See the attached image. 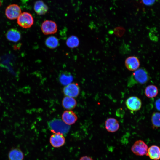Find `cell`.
Masks as SVG:
<instances>
[{"mask_svg":"<svg viewBox=\"0 0 160 160\" xmlns=\"http://www.w3.org/2000/svg\"><path fill=\"white\" fill-rule=\"evenodd\" d=\"M155 107L156 109L160 111V98L157 99L155 103Z\"/></svg>","mask_w":160,"mask_h":160,"instance_id":"d4e9b609","label":"cell"},{"mask_svg":"<svg viewBox=\"0 0 160 160\" xmlns=\"http://www.w3.org/2000/svg\"><path fill=\"white\" fill-rule=\"evenodd\" d=\"M131 150L137 155L143 156L147 153L148 146L143 141L139 140L134 143L131 148Z\"/></svg>","mask_w":160,"mask_h":160,"instance_id":"8992f818","label":"cell"},{"mask_svg":"<svg viewBox=\"0 0 160 160\" xmlns=\"http://www.w3.org/2000/svg\"><path fill=\"white\" fill-rule=\"evenodd\" d=\"M21 13L20 7L16 4H12L7 7L5 14L7 17L10 20H14L18 18Z\"/></svg>","mask_w":160,"mask_h":160,"instance_id":"5b68a950","label":"cell"},{"mask_svg":"<svg viewBox=\"0 0 160 160\" xmlns=\"http://www.w3.org/2000/svg\"><path fill=\"white\" fill-rule=\"evenodd\" d=\"M45 44L48 47L52 49H55L58 46L59 40L55 36H49L46 40Z\"/></svg>","mask_w":160,"mask_h":160,"instance_id":"ffe728a7","label":"cell"},{"mask_svg":"<svg viewBox=\"0 0 160 160\" xmlns=\"http://www.w3.org/2000/svg\"><path fill=\"white\" fill-rule=\"evenodd\" d=\"M125 112L124 110L122 108H119L117 109L116 112V115L120 117H122L124 115Z\"/></svg>","mask_w":160,"mask_h":160,"instance_id":"603a6c76","label":"cell"},{"mask_svg":"<svg viewBox=\"0 0 160 160\" xmlns=\"http://www.w3.org/2000/svg\"><path fill=\"white\" fill-rule=\"evenodd\" d=\"M143 2L146 5H150L153 4L155 0H142Z\"/></svg>","mask_w":160,"mask_h":160,"instance_id":"cb8c5ba5","label":"cell"},{"mask_svg":"<svg viewBox=\"0 0 160 160\" xmlns=\"http://www.w3.org/2000/svg\"><path fill=\"white\" fill-rule=\"evenodd\" d=\"M149 79V76L147 71L144 68H140L135 71L128 78L127 86L130 88L137 84H144Z\"/></svg>","mask_w":160,"mask_h":160,"instance_id":"6da1fadb","label":"cell"},{"mask_svg":"<svg viewBox=\"0 0 160 160\" xmlns=\"http://www.w3.org/2000/svg\"><path fill=\"white\" fill-rule=\"evenodd\" d=\"M145 93L146 96L148 98L154 97H156L158 94L157 88L154 85H149L146 87Z\"/></svg>","mask_w":160,"mask_h":160,"instance_id":"d6986e66","label":"cell"},{"mask_svg":"<svg viewBox=\"0 0 160 160\" xmlns=\"http://www.w3.org/2000/svg\"><path fill=\"white\" fill-rule=\"evenodd\" d=\"M62 105L65 109L71 110L73 109L76 107V102L73 98L66 96L63 100Z\"/></svg>","mask_w":160,"mask_h":160,"instance_id":"2e32d148","label":"cell"},{"mask_svg":"<svg viewBox=\"0 0 160 160\" xmlns=\"http://www.w3.org/2000/svg\"><path fill=\"white\" fill-rule=\"evenodd\" d=\"M50 143L55 148H59L64 145L65 139L63 135L58 133H55L50 138Z\"/></svg>","mask_w":160,"mask_h":160,"instance_id":"9c48e42d","label":"cell"},{"mask_svg":"<svg viewBox=\"0 0 160 160\" xmlns=\"http://www.w3.org/2000/svg\"><path fill=\"white\" fill-rule=\"evenodd\" d=\"M6 36L8 40L14 42H18L21 38L20 33L15 28L9 29L6 34Z\"/></svg>","mask_w":160,"mask_h":160,"instance_id":"4fadbf2b","label":"cell"},{"mask_svg":"<svg viewBox=\"0 0 160 160\" xmlns=\"http://www.w3.org/2000/svg\"><path fill=\"white\" fill-rule=\"evenodd\" d=\"M62 121L66 124L70 125L74 124L76 121L77 117L76 114L70 110L65 111L62 116Z\"/></svg>","mask_w":160,"mask_h":160,"instance_id":"8fae6325","label":"cell"},{"mask_svg":"<svg viewBox=\"0 0 160 160\" xmlns=\"http://www.w3.org/2000/svg\"><path fill=\"white\" fill-rule=\"evenodd\" d=\"M151 122L154 127H160V113L154 112L152 116Z\"/></svg>","mask_w":160,"mask_h":160,"instance_id":"7402d4cb","label":"cell"},{"mask_svg":"<svg viewBox=\"0 0 160 160\" xmlns=\"http://www.w3.org/2000/svg\"><path fill=\"white\" fill-rule=\"evenodd\" d=\"M80 88L77 84L71 83L65 86L63 89V92L66 96L73 98L77 97L79 93Z\"/></svg>","mask_w":160,"mask_h":160,"instance_id":"ba28073f","label":"cell"},{"mask_svg":"<svg viewBox=\"0 0 160 160\" xmlns=\"http://www.w3.org/2000/svg\"><path fill=\"white\" fill-rule=\"evenodd\" d=\"M66 44L69 47L71 48H74L78 46L79 44V40L76 36H72L67 39Z\"/></svg>","mask_w":160,"mask_h":160,"instance_id":"44dd1931","label":"cell"},{"mask_svg":"<svg viewBox=\"0 0 160 160\" xmlns=\"http://www.w3.org/2000/svg\"><path fill=\"white\" fill-rule=\"evenodd\" d=\"M105 127L109 132H114L117 131L119 127V125L118 121L115 118H110L105 121Z\"/></svg>","mask_w":160,"mask_h":160,"instance_id":"7c38bea8","label":"cell"},{"mask_svg":"<svg viewBox=\"0 0 160 160\" xmlns=\"http://www.w3.org/2000/svg\"><path fill=\"white\" fill-rule=\"evenodd\" d=\"M41 28L43 33L45 35L55 34L57 30L56 24L51 20L44 21L41 25Z\"/></svg>","mask_w":160,"mask_h":160,"instance_id":"277c9868","label":"cell"},{"mask_svg":"<svg viewBox=\"0 0 160 160\" xmlns=\"http://www.w3.org/2000/svg\"><path fill=\"white\" fill-rule=\"evenodd\" d=\"M59 79L60 82L62 85L65 86L72 83L73 78L71 74L65 72L60 75Z\"/></svg>","mask_w":160,"mask_h":160,"instance_id":"ac0fdd59","label":"cell"},{"mask_svg":"<svg viewBox=\"0 0 160 160\" xmlns=\"http://www.w3.org/2000/svg\"><path fill=\"white\" fill-rule=\"evenodd\" d=\"M34 9L38 15H41L45 14L47 12L48 7L43 1L39 0L35 3Z\"/></svg>","mask_w":160,"mask_h":160,"instance_id":"9a60e30c","label":"cell"},{"mask_svg":"<svg viewBox=\"0 0 160 160\" xmlns=\"http://www.w3.org/2000/svg\"><path fill=\"white\" fill-rule=\"evenodd\" d=\"M126 67L129 70L133 71L138 69L140 65L138 58L135 56H131L127 58L125 61Z\"/></svg>","mask_w":160,"mask_h":160,"instance_id":"30bf717a","label":"cell"},{"mask_svg":"<svg viewBox=\"0 0 160 160\" xmlns=\"http://www.w3.org/2000/svg\"><path fill=\"white\" fill-rule=\"evenodd\" d=\"M79 160H94L92 158L87 156H83L81 157Z\"/></svg>","mask_w":160,"mask_h":160,"instance_id":"484cf974","label":"cell"},{"mask_svg":"<svg viewBox=\"0 0 160 160\" xmlns=\"http://www.w3.org/2000/svg\"><path fill=\"white\" fill-rule=\"evenodd\" d=\"M148 155L150 159L158 160L160 159V148L156 145L150 147L148 150Z\"/></svg>","mask_w":160,"mask_h":160,"instance_id":"e0dca14e","label":"cell"},{"mask_svg":"<svg viewBox=\"0 0 160 160\" xmlns=\"http://www.w3.org/2000/svg\"><path fill=\"white\" fill-rule=\"evenodd\" d=\"M48 126L50 130L54 133H58L63 135L67 134L70 129L69 125L59 119L50 121L48 123Z\"/></svg>","mask_w":160,"mask_h":160,"instance_id":"7a4b0ae2","label":"cell"},{"mask_svg":"<svg viewBox=\"0 0 160 160\" xmlns=\"http://www.w3.org/2000/svg\"><path fill=\"white\" fill-rule=\"evenodd\" d=\"M17 23L21 27L28 28L33 25L34 20L32 15L30 13L24 12L21 13L17 18Z\"/></svg>","mask_w":160,"mask_h":160,"instance_id":"3957f363","label":"cell"},{"mask_svg":"<svg viewBox=\"0 0 160 160\" xmlns=\"http://www.w3.org/2000/svg\"><path fill=\"white\" fill-rule=\"evenodd\" d=\"M126 105L127 108L132 111H136L139 110L142 106L141 100L135 96L129 97L126 100Z\"/></svg>","mask_w":160,"mask_h":160,"instance_id":"52a82bcc","label":"cell"},{"mask_svg":"<svg viewBox=\"0 0 160 160\" xmlns=\"http://www.w3.org/2000/svg\"><path fill=\"white\" fill-rule=\"evenodd\" d=\"M8 157L9 160H23L24 154L20 148H15L10 150Z\"/></svg>","mask_w":160,"mask_h":160,"instance_id":"5bb4252c","label":"cell"}]
</instances>
